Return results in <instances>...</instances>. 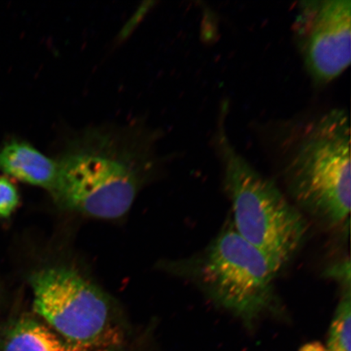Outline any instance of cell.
<instances>
[{
    "label": "cell",
    "mask_w": 351,
    "mask_h": 351,
    "mask_svg": "<svg viewBox=\"0 0 351 351\" xmlns=\"http://www.w3.org/2000/svg\"><path fill=\"white\" fill-rule=\"evenodd\" d=\"M276 149L287 190L300 208L328 227L350 212V130L348 111L328 110L280 125Z\"/></svg>",
    "instance_id": "6da1fadb"
},
{
    "label": "cell",
    "mask_w": 351,
    "mask_h": 351,
    "mask_svg": "<svg viewBox=\"0 0 351 351\" xmlns=\"http://www.w3.org/2000/svg\"><path fill=\"white\" fill-rule=\"evenodd\" d=\"M150 147L137 136L90 130L72 140L58 159L51 193L60 207L85 216L120 218L134 204Z\"/></svg>",
    "instance_id": "7a4b0ae2"
},
{
    "label": "cell",
    "mask_w": 351,
    "mask_h": 351,
    "mask_svg": "<svg viewBox=\"0 0 351 351\" xmlns=\"http://www.w3.org/2000/svg\"><path fill=\"white\" fill-rule=\"evenodd\" d=\"M227 113L225 104L219 112L214 145L221 164L223 188L232 205V226L279 273L304 243L308 223L276 182L236 150L226 130Z\"/></svg>",
    "instance_id": "3957f363"
},
{
    "label": "cell",
    "mask_w": 351,
    "mask_h": 351,
    "mask_svg": "<svg viewBox=\"0 0 351 351\" xmlns=\"http://www.w3.org/2000/svg\"><path fill=\"white\" fill-rule=\"evenodd\" d=\"M158 267L194 284L214 306L247 327L267 315L282 313L275 287L278 271L241 238L232 222L200 252L182 260L161 262Z\"/></svg>",
    "instance_id": "277c9868"
},
{
    "label": "cell",
    "mask_w": 351,
    "mask_h": 351,
    "mask_svg": "<svg viewBox=\"0 0 351 351\" xmlns=\"http://www.w3.org/2000/svg\"><path fill=\"white\" fill-rule=\"evenodd\" d=\"M29 282L35 313L68 343L83 351L122 345L108 298L77 271L47 267Z\"/></svg>",
    "instance_id": "5b68a950"
},
{
    "label": "cell",
    "mask_w": 351,
    "mask_h": 351,
    "mask_svg": "<svg viewBox=\"0 0 351 351\" xmlns=\"http://www.w3.org/2000/svg\"><path fill=\"white\" fill-rule=\"evenodd\" d=\"M293 35L315 85L339 77L351 60V2L313 0L298 3Z\"/></svg>",
    "instance_id": "8992f818"
},
{
    "label": "cell",
    "mask_w": 351,
    "mask_h": 351,
    "mask_svg": "<svg viewBox=\"0 0 351 351\" xmlns=\"http://www.w3.org/2000/svg\"><path fill=\"white\" fill-rule=\"evenodd\" d=\"M0 170L19 181L51 193L58 182L59 167L29 144L12 142L0 151Z\"/></svg>",
    "instance_id": "52a82bcc"
},
{
    "label": "cell",
    "mask_w": 351,
    "mask_h": 351,
    "mask_svg": "<svg viewBox=\"0 0 351 351\" xmlns=\"http://www.w3.org/2000/svg\"><path fill=\"white\" fill-rule=\"evenodd\" d=\"M0 351H83L68 343L38 319L23 317L10 324L0 339Z\"/></svg>",
    "instance_id": "ba28073f"
},
{
    "label": "cell",
    "mask_w": 351,
    "mask_h": 351,
    "mask_svg": "<svg viewBox=\"0 0 351 351\" xmlns=\"http://www.w3.org/2000/svg\"><path fill=\"white\" fill-rule=\"evenodd\" d=\"M341 297L329 328L327 351H350L351 291L341 288Z\"/></svg>",
    "instance_id": "9c48e42d"
},
{
    "label": "cell",
    "mask_w": 351,
    "mask_h": 351,
    "mask_svg": "<svg viewBox=\"0 0 351 351\" xmlns=\"http://www.w3.org/2000/svg\"><path fill=\"white\" fill-rule=\"evenodd\" d=\"M19 204L16 188L8 179L0 178V218L10 217Z\"/></svg>",
    "instance_id": "30bf717a"
},
{
    "label": "cell",
    "mask_w": 351,
    "mask_h": 351,
    "mask_svg": "<svg viewBox=\"0 0 351 351\" xmlns=\"http://www.w3.org/2000/svg\"><path fill=\"white\" fill-rule=\"evenodd\" d=\"M301 351H327L326 348L322 344L319 343H311L307 344L302 348Z\"/></svg>",
    "instance_id": "8fae6325"
},
{
    "label": "cell",
    "mask_w": 351,
    "mask_h": 351,
    "mask_svg": "<svg viewBox=\"0 0 351 351\" xmlns=\"http://www.w3.org/2000/svg\"><path fill=\"white\" fill-rule=\"evenodd\" d=\"M87 351H130L128 349H126L123 346V345L115 346H110V348H105L101 349L91 350Z\"/></svg>",
    "instance_id": "7c38bea8"
}]
</instances>
